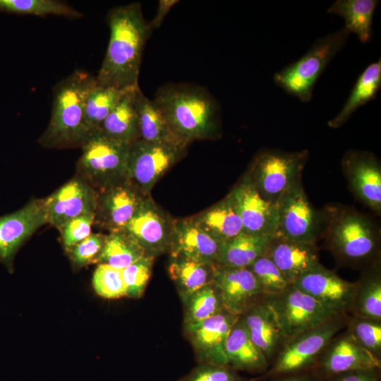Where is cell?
Listing matches in <instances>:
<instances>
[{"instance_id":"obj_44","label":"cell","mask_w":381,"mask_h":381,"mask_svg":"<svg viewBox=\"0 0 381 381\" xmlns=\"http://www.w3.org/2000/svg\"><path fill=\"white\" fill-rule=\"evenodd\" d=\"M95 217V213L81 215L69 221L61 229L63 243L68 251L91 234Z\"/></svg>"},{"instance_id":"obj_1","label":"cell","mask_w":381,"mask_h":381,"mask_svg":"<svg viewBox=\"0 0 381 381\" xmlns=\"http://www.w3.org/2000/svg\"><path fill=\"white\" fill-rule=\"evenodd\" d=\"M107 20L109 41L96 76L97 84L120 90L138 87L142 54L152 31L141 5L135 2L113 8Z\"/></svg>"},{"instance_id":"obj_22","label":"cell","mask_w":381,"mask_h":381,"mask_svg":"<svg viewBox=\"0 0 381 381\" xmlns=\"http://www.w3.org/2000/svg\"><path fill=\"white\" fill-rule=\"evenodd\" d=\"M221 246L192 217L174 220L169 255H182L214 265L217 263Z\"/></svg>"},{"instance_id":"obj_20","label":"cell","mask_w":381,"mask_h":381,"mask_svg":"<svg viewBox=\"0 0 381 381\" xmlns=\"http://www.w3.org/2000/svg\"><path fill=\"white\" fill-rule=\"evenodd\" d=\"M230 193L241 219L243 232L261 236L275 235L277 205L259 194L246 173Z\"/></svg>"},{"instance_id":"obj_45","label":"cell","mask_w":381,"mask_h":381,"mask_svg":"<svg viewBox=\"0 0 381 381\" xmlns=\"http://www.w3.org/2000/svg\"><path fill=\"white\" fill-rule=\"evenodd\" d=\"M378 368L357 370L332 376L326 381H380Z\"/></svg>"},{"instance_id":"obj_25","label":"cell","mask_w":381,"mask_h":381,"mask_svg":"<svg viewBox=\"0 0 381 381\" xmlns=\"http://www.w3.org/2000/svg\"><path fill=\"white\" fill-rule=\"evenodd\" d=\"M135 105L140 139L150 143L187 147L189 143L173 131L158 107L143 93L140 87L135 92Z\"/></svg>"},{"instance_id":"obj_40","label":"cell","mask_w":381,"mask_h":381,"mask_svg":"<svg viewBox=\"0 0 381 381\" xmlns=\"http://www.w3.org/2000/svg\"><path fill=\"white\" fill-rule=\"evenodd\" d=\"M95 292L100 296L119 298L126 296V286L122 277L121 270L106 264H99L92 277Z\"/></svg>"},{"instance_id":"obj_6","label":"cell","mask_w":381,"mask_h":381,"mask_svg":"<svg viewBox=\"0 0 381 381\" xmlns=\"http://www.w3.org/2000/svg\"><path fill=\"white\" fill-rule=\"evenodd\" d=\"M131 145L110 138L100 130L95 131L80 147L79 176L95 190L126 181Z\"/></svg>"},{"instance_id":"obj_12","label":"cell","mask_w":381,"mask_h":381,"mask_svg":"<svg viewBox=\"0 0 381 381\" xmlns=\"http://www.w3.org/2000/svg\"><path fill=\"white\" fill-rule=\"evenodd\" d=\"M320 380L357 370L381 368L379 359L360 345L345 328L327 344L312 366Z\"/></svg>"},{"instance_id":"obj_38","label":"cell","mask_w":381,"mask_h":381,"mask_svg":"<svg viewBox=\"0 0 381 381\" xmlns=\"http://www.w3.org/2000/svg\"><path fill=\"white\" fill-rule=\"evenodd\" d=\"M345 328L360 345L381 359V320L351 315Z\"/></svg>"},{"instance_id":"obj_35","label":"cell","mask_w":381,"mask_h":381,"mask_svg":"<svg viewBox=\"0 0 381 381\" xmlns=\"http://www.w3.org/2000/svg\"><path fill=\"white\" fill-rule=\"evenodd\" d=\"M181 299L184 325L200 322L224 310L219 293L213 283Z\"/></svg>"},{"instance_id":"obj_28","label":"cell","mask_w":381,"mask_h":381,"mask_svg":"<svg viewBox=\"0 0 381 381\" xmlns=\"http://www.w3.org/2000/svg\"><path fill=\"white\" fill-rule=\"evenodd\" d=\"M138 87L128 90L123 95L99 129L110 138L128 145L140 139L135 105V92Z\"/></svg>"},{"instance_id":"obj_13","label":"cell","mask_w":381,"mask_h":381,"mask_svg":"<svg viewBox=\"0 0 381 381\" xmlns=\"http://www.w3.org/2000/svg\"><path fill=\"white\" fill-rule=\"evenodd\" d=\"M238 317L224 309L200 322L184 325L198 364L228 365L225 344Z\"/></svg>"},{"instance_id":"obj_29","label":"cell","mask_w":381,"mask_h":381,"mask_svg":"<svg viewBox=\"0 0 381 381\" xmlns=\"http://www.w3.org/2000/svg\"><path fill=\"white\" fill-rule=\"evenodd\" d=\"M274 236L243 232L222 243L217 264L229 267H248L258 258L266 255Z\"/></svg>"},{"instance_id":"obj_39","label":"cell","mask_w":381,"mask_h":381,"mask_svg":"<svg viewBox=\"0 0 381 381\" xmlns=\"http://www.w3.org/2000/svg\"><path fill=\"white\" fill-rule=\"evenodd\" d=\"M248 268L257 279L265 297L277 295L291 284L266 255L258 258Z\"/></svg>"},{"instance_id":"obj_18","label":"cell","mask_w":381,"mask_h":381,"mask_svg":"<svg viewBox=\"0 0 381 381\" xmlns=\"http://www.w3.org/2000/svg\"><path fill=\"white\" fill-rule=\"evenodd\" d=\"M96 191L95 221L109 232L123 230L150 195H144L127 181Z\"/></svg>"},{"instance_id":"obj_30","label":"cell","mask_w":381,"mask_h":381,"mask_svg":"<svg viewBox=\"0 0 381 381\" xmlns=\"http://www.w3.org/2000/svg\"><path fill=\"white\" fill-rule=\"evenodd\" d=\"M381 87L380 58L370 64L357 78L340 111L327 122L329 127L337 128L344 125L361 107L375 99Z\"/></svg>"},{"instance_id":"obj_37","label":"cell","mask_w":381,"mask_h":381,"mask_svg":"<svg viewBox=\"0 0 381 381\" xmlns=\"http://www.w3.org/2000/svg\"><path fill=\"white\" fill-rule=\"evenodd\" d=\"M0 11L37 16L54 15L73 19L83 16L77 9L58 0H0Z\"/></svg>"},{"instance_id":"obj_11","label":"cell","mask_w":381,"mask_h":381,"mask_svg":"<svg viewBox=\"0 0 381 381\" xmlns=\"http://www.w3.org/2000/svg\"><path fill=\"white\" fill-rule=\"evenodd\" d=\"M186 147L139 139L129 150L127 179L145 195L155 183L184 155Z\"/></svg>"},{"instance_id":"obj_36","label":"cell","mask_w":381,"mask_h":381,"mask_svg":"<svg viewBox=\"0 0 381 381\" xmlns=\"http://www.w3.org/2000/svg\"><path fill=\"white\" fill-rule=\"evenodd\" d=\"M126 91L99 85L97 83L90 90L85 99V117L92 131L100 129L106 117Z\"/></svg>"},{"instance_id":"obj_34","label":"cell","mask_w":381,"mask_h":381,"mask_svg":"<svg viewBox=\"0 0 381 381\" xmlns=\"http://www.w3.org/2000/svg\"><path fill=\"white\" fill-rule=\"evenodd\" d=\"M147 254L124 230L111 231L105 236L97 263L123 270Z\"/></svg>"},{"instance_id":"obj_43","label":"cell","mask_w":381,"mask_h":381,"mask_svg":"<svg viewBox=\"0 0 381 381\" xmlns=\"http://www.w3.org/2000/svg\"><path fill=\"white\" fill-rule=\"evenodd\" d=\"M105 235L92 234L76 244L68 251L70 257L76 266H83L97 262L102 252Z\"/></svg>"},{"instance_id":"obj_17","label":"cell","mask_w":381,"mask_h":381,"mask_svg":"<svg viewBox=\"0 0 381 381\" xmlns=\"http://www.w3.org/2000/svg\"><path fill=\"white\" fill-rule=\"evenodd\" d=\"M47 223L59 231L71 219L95 213L97 191L78 176L43 200Z\"/></svg>"},{"instance_id":"obj_8","label":"cell","mask_w":381,"mask_h":381,"mask_svg":"<svg viewBox=\"0 0 381 381\" xmlns=\"http://www.w3.org/2000/svg\"><path fill=\"white\" fill-rule=\"evenodd\" d=\"M349 317L336 316L287 341L267 376L277 377L312 367L330 340L346 327Z\"/></svg>"},{"instance_id":"obj_42","label":"cell","mask_w":381,"mask_h":381,"mask_svg":"<svg viewBox=\"0 0 381 381\" xmlns=\"http://www.w3.org/2000/svg\"><path fill=\"white\" fill-rule=\"evenodd\" d=\"M176 381H248L228 365L202 363Z\"/></svg>"},{"instance_id":"obj_7","label":"cell","mask_w":381,"mask_h":381,"mask_svg":"<svg viewBox=\"0 0 381 381\" xmlns=\"http://www.w3.org/2000/svg\"><path fill=\"white\" fill-rule=\"evenodd\" d=\"M308 157L306 150L290 152L265 149L255 155L246 174L259 194L276 204L282 194L301 177Z\"/></svg>"},{"instance_id":"obj_46","label":"cell","mask_w":381,"mask_h":381,"mask_svg":"<svg viewBox=\"0 0 381 381\" xmlns=\"http://www.w3.org/2000/svg\"><path fill=\"white\" fill-rule=\"evenodd\" d=\"M179 3L177 0H159L155 16L152 20L149 23L150 29L158 28L161 26L165 16L170 11L171 8Z\"/></svg>"},{"instance_id":"obj_41","label":"cell","mask_w":381,"mask_h":381,"mask_svg":"<svg viewBox=\"0 0 381 381\" xmlns=\"http://www.w3.org/2000/svg\"><path fill=\"white\" fill-rule=\"evenodd\" d=\"M155 258L147 255L121 270L126 296L135 298L142 296L150 278Z\"/></svg>"},{"instance_id":"obj_23","label":"cell","mask_w":381,"mask_h":381,"mask_svg":"<svg viewBox=\"0 0 381 381\" xmlns=\"http://www.w3.org/2000/svg\"><path fill=\"white\" fill-rule=\"evenodd\" d=\"M267 255L290 284L320 263L316 245L291 240L275 234L269 245Z\"/></svg>"},{"instance_id":"obj_9","label":"cell","mask_w":381,"mask_h":381,"mask_svg":"<svg viewBox=\"0 0 381 381\" xmlns=\"http://www.w3.org/2000/svg\"><path fill=\"white\" fill-rule=\"evenodd\" d=\"M265 299L277 317L284 344L296 335L340 315L294 284L282 293Z\"/></svg>"},{"instance_id":"obj_19","label":"cell","mask_w":381,"mask_h":381,"mask_svg":"<svg viewBox=\"0 0 381 381\" xmlns=\"http://www.w3.org/2000/svg\"><path fill=\"white\" fill-rule=\"evenodd\" d=\"M342 167L355 196L377 214L381 212V166L374 154L349 150Z\"/></svg>"},{"instance_id":"obj_16","label":"cell","mask_w":381,"mask_h":381,"mask_svg":"<svg viewBox=\"0 0 381 381\" xmlns=\"http://www.w3.org/2000/svg\"><path fill=\"white\" fill-rule=\"evenodd\" d=\"M213 284L217 289L224 309L241 316L265 296L248 267L214 265Z\"/></svg>"},{"instance_id":"obj_10","label":"cell","mask_w":381,"mask_h":381,"mask_svg":"<svg viewBox=\"0 0 381 381\" xmlns=\"http://www.w3.org/2000/svg\"><path fill=\"white\" fill-rule=\"evenodd\" d=\"M277 229L275 234L316 245L321 236L322 214L314 209L302 185L296 179L276 202Z\"/></svg>"},{"instance_id":"obj_26","label":"cell","mask_w":381,"mask_h":381,"mask_svg":"<svg viewBox=\"0 0 381 381\" xmlns=\"http://www.w3.org/2000/svg\"><path fill=\"white\" fill-rule=\"evenodd\" d=\"M225 353L228 365L236 370L262 373L269 366L267 358L252 341L241 316L229 332Z\"/></svg>"},{"instance_id":"obj_15","label":"cell","mask_w":381,"mask_h":381,"mask_svg":"<svg viewBox=\"0 0 381 381\" xmlns=\"http://www.w3.org/2000/svg\"><path fill=\"white\" fill-rule=\"evenodd\" d=\"M294 284L336 314L351 313L356 282L342 279L321 264L306 272Z\"/></svg>"},{"instance_id":"obj_4","label":"cell","mask_w":381,"mask_h":381,"mask_svg":"<svg viewBox=\"0 0 381 381\" xmlns=\"http://www.w3.org/2000/svg\"><path fill=\"white\" fill-rule=\"evenodd\" d=\"M153 102L173 131L189 143L219 138V106L202 88L167 84L157 90Z\"/></svg>"},{"instance_id":"obj_3","label":"cell","mask_w":381,"mask_h":381,"mask_svg":"<svg viewBox=\"0 0 381 381\" xmlns=\"http://www.w3.org/2000/svg\"><path fill=\"white\" fill-rule=\"evenodd\" d=\"M96 76L75 70L59 81L53 91L49 123L38 143L47 148L81 147L93 131L85 117V99L97 84Z\"/></svg>"},{"instance_id":"obj_33","label":"cell","mask_w":381,"mask_h":381,"mask_svg":"<svg viewBox=\"0 0 381 381\" xmlns=\"http://www.w3.org/2000/svg\"><path fill=\"white\" fill-rule=\"evenodd\" d=\"M356 282L351 315L381 320L380 260L364 269Z\"/></svg>"},{"instance_id":"obj_32","label":"cell","mask_w":381,"mask_h":381,"mask_svg":"<svg viewBox=\"0 0 381 381\" xmlns=\"http://www.w3.org/2000/svg\"><path fill=\"white\" fill-rule=\"evenodd\" d=\"M377 0H337L327 12L341 17L344 28L357 35L362 43H368L373 37V19L379 4Z\"/></svg>"},{"instance_id":"obj_47","label":"cell","mask_w":381,"mask_h":381,"mask_svg":"<svg viewBox=\"0 0 381 381\" xmlns=\"http://www.w3.org/2000/svg\"><path fill=\"white\" fill-rule=\"evenodd\" d=\"M274 381H322L315 376L310 377L308 375H299L298 373L282 375L277 377Z\"/></svg>"},{"instance_id":"obj_31","label":"cell","mask_w":381,"mask_h":381,"mask_svg":"<svg viewBox=\"0 0 381 381\" xmlns=\"http://www.w3.org/2000/svg\"><path fill=\"white\" fill-rule=\"evenodd\" d=\"M214 265L182 255H170L168 273L180 298L212 284Z\"/></svg>"},{"instance_id":"obj_5","label":"cell","mask_w":381,"mask_h":381,"mask_svg":"<svg viewBox=\"0 0 381 381\" xmlns=\"http://www.w3.org/2000/svg\"><path fill=\"white\" fill-rule=\"evenodd\" d=\"M349 35L342 28L318 38L302 57L275 73L274 83L303 102L310 101L318 78L345 47Z\"/></svg>"},{"instance_id":"obj_2","label":"cell","mask_w":381,"mask_h":381,"mask_svg":"<svg viewBox=\"0 0 381 381\" xmlns=\"http://www.w3.org/2000/svg\"><path fill=\"white\" fill-rule=\"evenodd\" d=\"M322 235L325 248L339 265L365 269L379 260V229L372 219L356 210L328 207L322 214Z\"/></svg>"},{"instance_id":"obj_21","label":"cell","mask_w":381,"mask_h":381,"mask_svg":"<svg viewBox=\"0 0 381 381\" xmlns=\"http://www.w3.org/2000/svg\"><path fill=\"white\" fill-rule=\"evenodd\" d=\"M47 223L43 200L30 201L21 209L0 217V261L11 270L19 248Z\"/></svg>"},{"instance_id":"obj_27","label":"cell","mask_w":381,"mask_h":381,"mask_svg":"<svg viewBox=\"0 0 381 381\" xmlns=\"http://www.w3.org/2000/svg\"><path fill=\"white\" fill-rule=\"evenodd\" d=\"M192 218L222 243L243 232L242 222L230 192L219 202Z\"/></svg>"},{"instance_id":"obj_14","label":"cell","mask_w":381,"mask_h":381,"mask_svg":"<svg viewBox=\"0 0 381 381\" xmlns=\"http://www.w3.org/2000/svg\"><path fill=\"white\" fill-rule=\"evenodd\" d=\"M174 220L150 195L123 230L147 255L156 258L169 252Z\"/></svg>"},{"instance_id":"obj_24","label":"cell","mask_w":381,"mask_h":381,"mask_svg":"<svg viewBox=\"0 0 381 381\" xmlns=\"http://www.w3.org/2000/svg\"><path fill=\"white\" fill-rule=\"evenodd\" d=\"M241 317L255 345L268 362L274 360L284 340L277 317L265 298Z\"/></svg>"}]
</instances>
